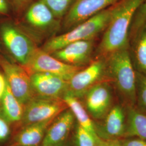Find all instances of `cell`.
<instances>
[{"instance_id": "obj_6", "label": "cell", "mask_w": 146, "mask_h": 146, "mask_svg": "<svg viewBox=\"0 0 146 146\" xmlns=\"http://www.w3.org/2000/svg\"><path fill=\"white\" fill-rule=\"evenodd\" d=\"M104 80H107L106 58H98L87 67L75 73L68 81L67 93L78 99L82 98L89 89Z\"/></svg>"}, {"instance_id": "obj_11", "label": "cell", "mask_w": 146, "mask_h": 146, "mask_svg": "<svg viewBox=\"0 0 146 146\" xmlns=\"http://www.w3.org/2000/svg\"><path fill=\"white\" fill-rule=\"evenodd\" d=\"M97 135L104 141L123 138L127 127V111L124 104H115L100 123H94Z\"/></svg>"}, {"instance_id": "obj_32", "label": "cell", "mask_w": 146, "mask_h": 146, "mask_svg": "<svg viewBox=\"0 0 146 146\" xmlns=\"http://www.w3.org/2000/svg\"><path fill=\"white\" fill-rule=\"evenodd\" d=\"M70 146L69 145H68V144H67V143H64V144H63L62 145H60V146Z\"/></svg>"}, {"instance_id": "obj_24", "label": "cell", "mask_w": 146, "mask_h": 146, "mask_svg": "<svg viewBox=\"0 0 146 146\" xmlns=\"http://www.w3.org/2000/svg\"><path fill=\"white\" fill-rule=\"evenodd\" d=\"M75 133L76 146H95L96 139L99 137L93 135L78 124L76 127Z\"/></svg>"}, {"instance_id": "obj_28", "label": "cell", "mask_w": 146, "mask_h": 146, "mask_svg": "<svg viewBox=\"0 0 146 146\" xmlns=\"http://www.w3.org/2000/svg\"><path fill=\"white\" fill-rule=\"evenodd\" d=\"M9 11V5L8 0H0V14H7Z\"/></svg>"}, {"instance_id": "obj_23", "label": "cell", "mask_w": 146, "mask_h": 146, "mask_svg": "<svg viewBox=\"0 0 146 146\" xmlns=\"http://www.w3.org/2000/svg\"><path fill=\"white\" fill-rule=\"evenodd\" d=\"M146 25V0L136 11L129 31V38H132L140 29Z\"/></svg>"}, {"instance_id": "obj_14", "label": "cell", "mask_w": 146, "mask_h": 146, "mask_svg": "<svg viewBox=\"0 0 146 146\" xmlns=\"http://www.w3.org/2000/svg\"><path fill=\"white\" fill-rule=\"evenodd\" d=\"M35 95L62 98L67 93L68 81L50 73L35 72L29 74Z\"/></svg>"}, {"instance_id": "obj_18", "label": "cell", "mask_w": 146, "mask_h": 146, "mask_svg": "<svg viewBox=\"0 0 146 146\" xmlns=\"http://www.w3.org/2000/svg\"><path fill=\"white\" fill-rule=\"evenodd\" d=\"M131 59L135 71L146 75V25L132 38Z\"/></svg>"}, {"instance_id": "obj_22", "label": "cell", "mask_w": 146, "mask_h": 146, "mask_svg": "<svg viewBox=\"0 0 146 146\" xmlns=\"http://www.w3.org/2000/svg\"><path fill=\"white\" fill-rule=\"evenodd\" d=\"M55 16L60 20L64 17L75 0H42Z\"/></svg>"}, {"instance_id": "obj_29", "label": "cell", "mask_w": 146, "mask_h": 146, "mask_svg": "<svg viewBox=\"0 0 146 146\" xmlns=\"http://www.w3.org/2000/svg\"><path fill=\"white\" fill-rule=\"evenodd\" d=\"M7 87V81L4 74L0 73V100L5 93Z\"/></svg>"}, {"instance_id": "obj_20", "label": "cell", "mask_w": 146, "mask_h": 146, "mask_svg": "<svg viewBox=\"0 0 146 146\" xmlns=\"http://www.w3.org/2000/svg\"><path fill=\"white\" fill-rule=\"evenodd\" d=\"M62 99L68 106V108L72 111L75 118L78 121V125L93 135L98 137V136L95 131L94 123L79 99L68 93L64 95Z\"/></svg>"}, {"instance_id": "obj_5", "label": "cell", "mask_w": 146, "mask_h": 146, "mask_svg": "<svg viewBox=\"0 0 146 146\" xmlns=\"http://www.w3.org/2000/svg\"><path fill=\"white\" fill-rule=\"evenodd\" d=\"M67 108L68 106L62 98L35 95L24 106L21 123L25 126L54 119Z\"/></svg>"}, {"instance_id": "obj_3", "label": "cell", "mask_w": 146, "mask_h": 146, "mask_svg": "<svg viewBox=\"0 0 146 146\" xmlns=\"http://www.w3.org/2000/svg\"><path fill=\"white\" fill-rule=\"evenodd\" d=\"M111 9L112 6L100 11L67 33L49 38L41 49L51 54L70 43L94 39L105 30L110 21Z\"/></svg>"}, {"instance_id": "obj_16", "label": "cell", "mask_w": 146, "mask_h": 146, "mask_svg": "<svg viewBox=\"0 0 146 146\" xmlns=\"http://www.w3.org/2000/svg\"><path fill=\"white\" fill-rule=\"evenodd\" d=\"M54 119L23 126L16 136V146H41L47 129Z\"/></svg>"}, {"instance_id": "obj_9", "label": "cell", "mask_w": 146, "mask_h": 146, "mask_svg": "<svg viewBox=\"0 0 146 146\" xmlns=\"http://www.w3.org/2000/svg\"><path fill=\"white\" fill-rule=\"evenodd\" d=\"M84 67L63 62L41 49H37L28 64L25 67L29 74L35 72L48 73L69 81L73 75Z\"/></svg>"}, {"instance_id": "obj_2", "label": "cell", "mask_w": 146, "mask_h": 146, "mask_svg": "<svg viewBox=\"0 0 146 146\" xmlns=\"http://www.w3.org/2000/svg\"><path fill=\"white\" fill-rule=\"evenodd\" d=\"M106 58L107 80L113 84L122 104L135 106V70L129 48L113 52Z\"/></svg>"}, {"instance_id": "obj_21", "label": "cell", "mask_w": 146, "mask_h": 146, "mask_svg": "<svg viewBox=\"0 0 146 146\" xmlns=\"http://www.w3.org/2000/svg\"><path fill=\"white\" fill-rule=\"evenodd\" d=\"M136 108L146 114V75L135 71Z\"/></svg>"}, {"instance_id": "obj_26", "label": "cell", "mask_w": 146, "mask_h": 146, "mask_svg": "<svg viewBox=\"0 0 146 146\" xmlns=\"http://www.w3.org/2000/svg\"><path fill=\"white\" fill-rule=\"evenodd\" d=\"M33 0H8L13 6L14 9L17 13H20L26 9L30 5Z\"/></svg>"}, {"instance_id": "obj_7", "label": "cell", "mask_w": 146, "mask_h": 146, "mask_svg": "<svg viewBox=\"0 0 146 146\" xmlns=\"http://www.w3.org/2000/svg\"><path fill=\"white\" fill-rule=\"evenodd\" d=\"M0 65L11 92L24 106L35 96L30 75L20 64L11 62L5 58L0 60Z\"/></svg>"}, {"instance_id": "obj_8", "label": "cell", "mask_w": 146, "mask_h": 146, "mask_svg": "<svg viewBox=\"0 0 146 146\" xmlns=\"http://www.w3.org/2000/svg\"><path fill=\"white\" fill-rule=\"evenodd\" d=\"M83 98L86 110L95 120H102L114 106L113 86L107 80L95 84Z\"/></svg>"}, {"instance_id": "obj_17", "label": "cell", "mask_w": 146, "mask_h": 146, "mask_svg": "<svg viewBox=\"0 0 146 146\" xmlns=\"http://www.w3.org/2000/svg\"><path fill=\"white\" fill-rule=\"evenodd\" d=\"M24 106L11 92L7 83L5 93L0 100V116L9 123L21 121Z\"/></svg>"}, {"instance_id": "obj_15", "label": "cell", "mask_w": 146, "mask_h": 146, "mask_svg": "<svg viewBox=\"0 0 146 146\" xmlns=\"http://www.w3.org/2000/svg\"><path fill=\"white\" fill-rule=\"evenodd\" d=\"M75 117L69 108L58 115L48 128L41 146H59L65 143Z\"/></svg>"}, {"instance_id": "obj_4", "label": "cell", "mask_w": 146, "mask_h": 146, "mask_svg": "<svg viewBox=\"0 0 146 146\" xmlns=\"http://www.w3.org/2000/svg\"><path fill=\"white\" fill-rule=\"evenodd\" d=\"M0 34L13 58L18 64L26 67L37 49L31 38L11 23L1 25Z\"/></svg>"}, {"instance_id": "obj_10", "label": "cell", "mask_w": 146, "mask_h": 146, "mask_svg": "<svg viewBox=\"0 0 146 146\" xmlns=\"http://www.w3.org/2000/svg\"><path fill=\"white\" fill-rule=\"evenodd\" d=\"M120 0H75L66 15L63 26L69 31Z\"/></svg>"}, {"instance_id": "obj_12", "label": "cell", "mask_w": 146, "mask_h": 146, "mask_svg": "<svg viewBox=\"0 0 146 146\" xmlns=\"http://www.w3.org/2000/svg\"><path fill=\"white\" fill-rule=\"evenodd\" d=\"M25 19L28 27L38 35H50L58 28V19L42 0L30 5Z\"/></svg>"}, {"instance_id": "obj_25", "label": "cell", "mask_w": 146, "mask_h": 146, "mask_svg": "<svg viewBox=\"0 0 146 146\" xmlns=\"http://www.w3.org/2000/svg\"><path fill=\"white\" fill-rule=\"evenodd\" d=\"M120 141L123 146H146V140L136 137L122 138Z\"/></svg>"}, {"instance_id": "obj_13", "label": "cell", "mask_w": 146, "mask_h": 146, "mask_svg": "<svg viewBox=\"0 0 146 146\" xmlns=\"http://www.w3.org/2000/svg\"><path fill=\"white\" fill-rule=\"evenodd\" d=\"M94 47V39L78 41L70 43L50 54L69 65L84 67L91 61Z\"/></svg>"}, {"instance_id": "obj_27", "label": "cell", "mask_w": 146, "mask_h": 146, "mask_svg": "<svg viewBox=\"0 0 146 146\" xmlns=\"http://www.w3.org/2000/svg\"><path fill=\"white\" fill-rule=\"evenodd\" d=\"M10 134L9 123L0 116V141L5 140Z\"/></svg>"}, {"instance_id": "obj_31", "label": "cell", "mask_w": 146, "mask_h": 146, "mask_svg": "<svg viewBox=\"0 0 146 146\" xmlns=\"http://www.w3.org/2000/svg\"><path fill=\"white\" fill-rule=\"evenodd\" d=\"M95 146H107L106 141L102 140L101 139H100L99 137H98L96 139V143H95Z\"/></svg>"}, {"instance_id": "obj_30", "label": "cell", "mask_w": 146, "mask_h": 146, "mask_svg": "<svg viewBox=\"0 0 146 146\" xmlns=\"http://www.w3.org/2000/svg\"><path fill=\"white\" fill-rule=\"evenodd\" d=\"M105 141L107 146H123L120 142V139L111 140Z\"/></svg>"}, {"instance_id": "obj_1", "label": "cell", "mask_w": 146, "mask_h": 146, "mask_svg": "<svg viewBox=\"0 0 146 146\" xmlns=\"http://www.w3.org/2000/svg\"><path fill=\"white\" fill-rule=\"evenodd\" d=\"M145 0H120L112 5L110 21L95 51L96 58L129 48V31L136 12Z\"/></svg>"}, {"instance_id": "obj_19", "label": "cell", "mask_w": 146, "mask_h": 146, "mask_svg": "<svg viewBox=\"0 0 146 146\" xmlns=\"http://www.w3.org/2000/svg\"><path fill=\"white\" fill-rule=\"evenodd\" d=\"M127 127L123 138L136 137L146 140V114L135 106H125Z\"/></svg>"}]
</instances>
